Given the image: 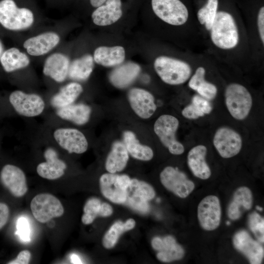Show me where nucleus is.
<instances>
[{"label": "nucleus", "instance_id": "nucleus-1", "mask_svg": "<svg viewBox=\"0 0 264 264\" xmlns=\"http://www.w3.org/2000/svg\"><path fill=\"white\" fill-rule=\"evenodd\" d=\"M35 10L32 0H0V24L12 31L28 29L34 22Z\"/></svg>", "mask_w": 264, "mask_h": 264}, {"label": "nucleus", "instance_id": "nucleus-2", "mask_svg": "<svg viewBox=\"0 0 264 264\" xmlns=\"http://www.w3.org/2000/svg\"><path fill=\"white\" fill-rule=\"evenodd\" d=\"M211 39L218 47L229 49L236 47L239 41L235 21L229 13L217 12L211 29Z\"/></svg>", "mask_w": 264, "mask_h": 264}, {"label": "nucleus", "instance_id": "nucleus-3", "mask_svg": "<svg viewBox=\"0 0 264 264\" xmlns=\"http://www.w3.org/2000/svg\"><path fill=\"white\" fill-rule=\"evenodd\" d=\"M154 67L160 79L171 85L184 83L189 79L192 73V68L186 62L165 56L155 59Z\"/></svg>", "mask_w": 264, "mask_h": 264}, {"label": "nucleus", "instance_id": "nucleus-4", "mask_svg": "<svg viewBox=\"0 0 264 264\" xmlns=\"http://www.w3.org/2000/svg\"><path fill=\"white\" fill-rule=\"evenodd\" d=\"M224 96L227 110L234 118L242 120L247 117L252 106V98L245 87L231 83L226 88Z\"/></svg>", "mask_w": 264, "mask_h": 264}, {"label": "nucleus", "instance_id": "nucleus-5", "mask_svg": "<svg viewBox=\"0 0 264 264\" xmlns=\"http://www.w3.org/2000/svg\"><path fill=\"white\" fill-rule=\"evenodd\" d=\"M179 124L176 117L163 114L156 119L154 126V132L161 143L175 155L181 154L184 152V146L176 138Z\"/></svg>", "mask_w": 264, "mask_h": 264}, {"label": "nucleus", "instance_id": "nucleus-6", "mask_svg": "<svg viewBox=\"0 0 264 264\" xmlns=\"http://www.w3.org/2000/svg\"><path fill=\"white\" fill-rule=\"evenodd\" d=\"M30 209L35 219L41 223L61 217L64 213V207L59 199L47 193L35 196L31 201Z\"/></svg>", "mask_w": 264, "mask_h": 264}, {"label": "nucleus", "instance_id": "nucleus-7", "mask_svg": "<svg viewBox=\"0 0 264 264\" xmlns=\"http://www.w3.org/2000/svg\"><path fill=\"white\" fill-rule=\"evenodd\" d=\"M154 14L161 20L173 25L184 24L188 19V11L180 0H152Z\"/></svg>", "mask_w": 264, "mask_h": 264}, {"label": "nucleus", "instance_id": "nucleus-8", "mask_svg": "<svg viewBox=\"0 0 264 264\" xmlns=\"http://www.w3.org/2000/svg\"><path fill=\"white\" fill-rule=\"evenodd\" d=\"M126 192V199L124 204L143 213L149 211L148 201L154 198L155 195L151 185L135 178L131 179Z\"/></svg>", "mask_w": 264, "mask_h": 264}, {"label": "nucleus", "instance_id": "nucleus-9", "mask_svg": "<svg viewBox=\"0 0 264 264\" xmlns=\"http://www.w3.org/2000/svg\"><path fill=\"white\" fill-rule=\"evenodd\" d=\"M213 142L220 155L225 158L236 155L241 151L242 145L241 135L234 129L226 126L217 130Z\"/></svg>", "mask_w": 264, "mask_h": 264}, {"label": "nucleus", "instance_id": "nucleus-10", "mask_svg": "<svg viewBox=\"0 0 264 264\" xmlns=\"http://www.w3.org/2000/svg\"><path fill=\"white\" fill-rule=\"evenodd\" d=\"M160 179L167 190L181 198L188 197L195 186L184 173L172 166L166 167L162 171Z\"/></svg>", "mask_w": 264, "mask_h": 264}, {"label": "nucleus", "instance_id": "nucleus-11", "mask_svg": "<svg viewBox=\"0 0 264 264\" xmlns=\"http://www.w3.org/2000/svg\"><path fill=\"white\" fill-rule=\"evenodd\" d=\"M9 101L19 114L33 117L40 115L44 108V103L38 95L26 93L21 90L13 91L9 96Z\"/></svg>", "mask_w": 264, "mask_h": 264}, {"label": "nucleus", "instance_id": "nucleus-12", "mask_svg": "<svg viewBox=\"0 0 264 264\" xmlns=\"http://www.w3.org/2000/svg\"><path fill=\"white\" fill-rule=\"evenodd\" d=\"M198 217L200 226L205 230L212 231L218 227L221 218L219 199L214 195L205 197L198 207Z\"/></svg>", "mask_w": 264, "mask_h": 264}, {"label": "nucleus", "instance_id": "nucleus-13", "mask_svg": "<svg viewBox=\"0 0 264 264\" xmlns=\"http://www.w3.org/2000/svg\"><path fill=\"white\" fill-rule=\"evenodd\" d=\"M53 135L59 145L69 153L80 154L88 149V142L85 136L77 129H58Z\"/></svg>", "mask_w": 264, "mask_h": 264}, {"label": "nucleus", "instance_id": "nucleus-14", "mask_svg": "<svg viewBox=\"0 0 264 264\" xmlns=\"http://www.w3.org/2000/svg\"><path fill=\"white\" fill-rule=\"evenodd\" d=\"M2 185L15 197L23 196L27 192L25 176L19 167L11 164L5 165L0 172Z\"/></svg>", "mask_w": 264, "mask_h": 264}, {"label": "nucleus", "instance_id": "nucleus-15", "mask_svg": "<svg viewBox=\"0 0 264 264\" xmlns=\"http://www.w3.org/2000/svg\"><path fill=\"white\" fill-rule=\"evenodd\" d=\"M60 42V37L57 33L48 31L28 38L23 46L29 55L40 56L49 52Z\"/></svg>", "mask_w": 264, "mask_h": 264}, {"label": "nucleus", "instance_id": "nucleus-16", "mask_svg": "<svg viewBox=\"0 0 264 264\" xmlns=\"http://www.w3.org/2000/svg\"><path fill=\"white\" fill-rule=\"evenodd\" d=\"M128 97L132 109L141 118H149L156 110L154 96L145 89L133 88L129 90Z\"/></svg>", "mask_w": 264, "mask_h": 264}, {"label": "nucleus", "instance_id": "nucleus-17", "mask_svg": "<svg viewBox=\"0 0 264 264\" xmlns=\"http://www.w3.org/2000/svg\"><path fill=\"white\" fill-rule=\"evenodd\" d=\"M233 242L235 248L244 254L250 264H261L264 255V248L247 232L245 230L238 232L234 235Z\"/></svg>", "mask_w": 264, "mask_h": 264}, {"label": "nucleus", "instance_id": "nucleus-18", "mask_svg": "<svg viewBox=\"0 0 264 264\" xmlns=\"http://www.w3.org/2000/svg\"><path fill=\"white\" fill-rule=\"evenodd\" d=\"M153 248L157 251L156 257L162 262H171L182 259L184 255L183 248L171 236L156 237L151 242Z\"/></svg>", "mask_w": 264, "mask_h": 264}, {"label": "nucleus", "instance_id": "nucleus-19", "mask_svg": "<svg viewBox=\"0 0 264 264\" xmlns=\"http://www.w3.org/2000/svg\"><path fill=\"white\" fill-rule=\"evenodd\" d=\"M70 63L69 58L65 54L52 53L44 61L43 73L57 82H63L68 76Z\"/></svg>", "mask_w": 264, "mask_h": 264}, {"label": "nucleus", "instance_id": "nucleus-20", "mask_svg": "<svg viewBox=\"0 0 264 264\" xmlns=\"http://www.w3.org/2000/svg\"><path fill=\"white\" fill-rule=\"evenodd\" d=\"M46 161L37 167L38 174L43 178L54 180L61 177L66 168V164L58 158L57 152L52 148L47 149L44 153Z\"/></svg>", "mask_w": 264, "mask_h": 264}, {"label": "nucleus", "instance_id": "nucleus-21", "mask_svg": "<svg viewBox=\"0 0 264 264\" xmlns=\"http://www.w3.org/2000/svg\"><path fill=\"white\" fill-rule=\"evenodd\" d=\"M121 7V0H107L92 12L93 23L99 26H106L115 22L122 15Z\"/></svg>", "mask_w": 264, "mask_h": 264}, {"label": "nucleus", "instance_id": "nucleus-22", "mask_svg": "<svg viewBox=\"0 0 264 264\" xmlns=\"http://www.w3.org/2000/svg\"><path fill=\"white\" fill-rule=\"evenodd\" d=\"M207 150L200 144L192 148L187 154L188 166L193 175L201 179H207L211 175V170L205 161Z\"/></svg>", "mask_w": 264, "mask_h": 264}, {"label": "nucleus", "instance_id": "nucleus-23", "mask_svg": "<svg viewBox=\"0 0 264 264\" xmlns=\"http://www.w3.org/2000/svg\"><path fill=\"white\" fill-rule=\"evenodd\" d=\"M117 174L105 173L99 179V186L102 194L110 201L117 204H124L126 199V190L119 185Z\"/></svg>", "mask_w": 264, "mask_h": 264}, {"label": "nucleus", "instance_id": "nucleus-24", "mask_svg": "<svg viewBox=\"0 0 264 264\" xmlns=\"http://www.w3.org/2000/svg\"><path fill=\"white\" fill-rule=\"evenodd\" d=\"M140 66L133 62H127L114 69L110 74L109 79L115 87L123 88L129 86L137 77Z\"/></svg>", "mask_w": 264, "mask_h": 264}, {"label": "nucleus", "instance_id": "nucleus-25", "mask_svg": "<svg viewBox=\"0 0 264 264\" xmlns=\"http://www.w3.org/2000/svg\"><path fill=\"white\" fill-rule=\"evenodd\" d=\"M253 197L251 190L246 187L239 188L234 194L227 210L228 217L232 220L239 219L243 212L251 208Z\"/></svg>", "mask_w": 264, "mask_h": 264}, {"label": "nucleus", "instance_id": "nucleus-26", "mask_svg": "<svg viewBox=\"0 0 264 264\" xmlns=\"http://www.w3.org/2000/svg\"><path fill=\"white\" fill-rule=\"evenodd\" d=\"M30 60L28 55L15 47L4 50L0 58V63L5 71L11 72L29 66Z\"/></svg>", "mask_w": 264, "mask_h": 264}, {"label": "nucleus", "instance_id": "nucleus-27", "mask_svg": "<svg viewBox=\"0 0 264 264\" xmlns=\"http://www.w3.org/2000/svg\"><path fill=\"white\" fill-rule=\"evenodd\" d=\"M125 57L124 48L121 46L98 47L94 50L93 57L96 63L104 66H117L124 61Z\"/></svg>", "mask_w": 264, "mask_h": 264}, {"label": "nucleus", "instance_id": "nucleus-28", "mask_svg": "<svg viewBox=\"0 0 264 264\" xmlns=\"http://www.w3.org/2000/svg\"><path fill=\"white\" fill-rule=\"evenodd\" d=\"M129 157V153L124 144L119 141L114 142L106 159V170L113 174L122 171L126 167Z\"/></svg>", "mask_w": 264, "mask_h": 264}, {"label": "nucleus", "instance_id": "nucleus-29", "mask_svg": "<svg viewBox=\"0 0 264 264\" xmlns=\"http://www.w3.org/2000/svg\"><path fill=\"white\" fill-rule=\"evenodd\" d=\"M205 69L203 67H198L190 79L188 86L200 96L211 100L216 97L218 90L215 85L205 80Z\"/></svg>", "mask_w": 264, "mask_h": 264}, {"label": "nucleus", "instance_id": "nucleus-30", "mask_svg": "<svg viewBox=\"0 0 264 264\" xmlns=\"http://www.w3.org/2000/svg\"><path fill=\"white\" fill-rule=\"evenodd\" d=\"M123 137L129 154L133 158L142 161H149L153 158V150L148 146L141 144L133 132L125 131Z\"/></svg>", "mask_w": 264, "mask_h": 264}, {"label": "nucleus", "instance_id": "nucleus-31", "mask_svg": "<svg viewBox=\"0 0 264 264\" xmlns=\"http://www.w3.org/2000/svg\"><path fill=\"white\" fill-rule=\"evenodd\" d=\"M91 113L90 108L85 104L70 105L59 108L56 113L61 118L68 120L77 125L87 123Z\"/></svg>", "mask_w": 264, "mask_h": 264}, {"label": "nucleus", "instance_id": "nucleus-32", "mask_svg": "<svg viewBox=\"0 0 264 264\" xmlns=\"http://www.w3.org/2000/svg\"><path fill=\"white\" fill-rule=\"evenodd\" d=\"M93 67V57L90 54H86L70 63L68 76L73 80L84 81L89 77Z\"/></svg>", "mask_w": 264, "mask_h": 264}, {"label": "nucleus", "instance_id": "nucleus-33", "mask_svg": "<svg viewBox=\"0 0 264 264\" xmlns=\"http://www.w3.org/2000/svg\"><path fill=\"white\" fill-rule=\"evenodd\" d=\"M79 83L71 82L64 86L51 99V105L61 108L72 104L83 91Z\"/></svg>", "mask_w": 264, "mask_h": 264}, {"label": "nucleus", "instance_id": "nucleus-34", "mask_svg": "<svg viewBox=\"0 0 264 264\" xmlns=\"http://www.w3.org/2000/svg\"><path fill=\"white\" fill-rule=\"evenodd\" d=\"M135 226V221L133 219H129L124 222L117 221L114 223L103 237L102 243L104 247L107 249L113 247L121 234L132 230Z\"/></svg>", "mask_w": 264, "mask_h": 264}, {"label": "nucleus", "instance_id": "nucleus-35", "mask_svg": "<svg viewBox=\"0 0 264 264\" xmlns=\"http://www.w3.org/2000/svg\"><path fill=\"white\" fill-rule=\"evenodd\" d=\"M212 108L208 100L198 94L195 95L191 103L182 110L183 117L189 119H196L205 114H209Z\"/></svg>", "mask_w": 264, "mask_h": 264}, {"label": "nucleus", "instance_id": "nucleus-36", "mask_svg": "<svg viewBox=\"0 0 264 264\" xmlns=\"http://www.w3.org/2000/svg\"><path fill=\"white\" fill-rule=\"evenodd\" d=\"M218 2V0H208L198 12L197 17L199 23L204 24L207 30H210L213 25L217 13Z\"/></svg>", "mask_w": 264, "mask_h": 264}, {"label": "nucleus", "instance_id": "nucleus-37", "mask_svg": "<svg viewBox=\"0 0 264 264\" xmlns=\"http://www.w3.org/2000/svg\"><path fill=\"white\" fill-rule=\"evenodd\" d=\"M101 201L97 198H91L86 201L84 206L82 222L86 225L92 223L95 218L99 216Z\"/></svg>", "mask_w": 264, "mask_h": 264}, {"label": "nucleus", "instance_id": "nucleus-38", "mask_svg": "<svg viewBox=\"0 0 264 264\" xmlns=\"http://www.w3.org/2000/svg\"><path fill=\"white\" fill-rule=\"evenodd\" d=\"M248 225L251 231L261 242H264V220L256 212L251 213L248 218Z\"/></svg>", "mask_w": 264, "mask_h": 264}, {"label": "nucleus", "instance_id": "nucleus-39", "mask_svg": "<svg viewBox=\"0 0 264 264\" xmlns=\"http://www.w3.org/2000/svg\"><path fill=\"white\" fill-rule=\"evenodd\" d=\"M17 233L21 240L28 242L30 240V229L28 220L24 218L21 217L17 222Z\"/></svg>", "mask_w": 264, "mask_h": 264}, {"label": "nucleus", "instance_id": "nucleus-40", "mask_svg": "<svg viewBox=\"0 0 264 264\" xmlns=\"http://www.w3.org/2000/svg\"><path fill=\"white\" fill-rule=\"evenodd\" d=\"M31 259V253L27 250L21 251L17 258L9 262L8 264H28Z\"/></svg>", "mask_w": 264, "mask_h": 264}, {"label": "nucleus", "instance_id": "nucleus-41", "mask_svg": "<svg viewBox=\"0 0 264 264\" xmlns=\"http://www.w3.org/2000/svg\"><path fill=\"white\" fill-rule=\"evenodd\" d=\"M9 216V209L8 206L0 202V230L6 224Z\"/></svg>", "mask_w": 264, "mask_h": 264}, {"label": "nucleus", "instance_id": "nucleus-42", "mask_svg": "<svg viewBox=\"0 0 264 264\" xmlns=\"http://www.w3.org/2000/svg\"><path fill=\"white\" fill-rule=\"evenodd\" d=\"M257 24L259 35L263 44H264V7H262L258 12Z\"/></svg>", "mask_w": 264, "mask_h": 264}, {"label": "nucleus", "instance_id": "nucleus-43", "mask_svg": "<svg viewBox=\"0 0 264 264\" xmlns=\"http://www.w3.org/2000/svg\"><path fill=\"white\" fill-rule=\"evenodd\" d=\"M113 213V209L110 205L106 202H102L99 216L106 217L110 216Z\"/></svg>", "mask_w": 264, "mask_h": 264}, {"label": "nucleus", "instance_id": "nucleus-44", "mask_svg": "<svg viewBox=\"0 0 264 264\" xmlns=\"http://www.w3.org/2000/svg\"><path fill=\"white\" fill-rule=\"evenodd\" d=\"M117 180L120 186L126 190L131 183V179L128 175H118Z\"/></svg>", "mask_w": 264, "mask_h": 264}, {"label": "nucleus", "instance_id": "nucleus-45", "mask_svg": "<svg viewBox=\"0 0 264 264\" xmlns=\"http://www.w3.org/2000/svg\"><path fill=\"white\" fill-rule=\"evenodd\" d=\"M107 0H89L90 4L94 8H97L103 4Z\"/></svg>", "mask_w": 264, "mask_h": 264}, {"label": "nucleus", "instance_id": "nucleus-46", "mask_svg": "<svg viewBox=\"0 0 264 264\" xmlns=\"http://www.w3.org/2000/svg\"><path fill=\"white\" fill-rule=\"evenodd\" d=\"M70 260L71 262L73 264H82L80 258L75 254H73L71 256Z\"/></svg>", "mask_w": 264, "mask_h": 264}, {"label": "nucleus", "instance_id": "nucleus-47", "mask_svg": "<svg viewBox=\"0 0 264 264\" xmlns=\"http://www.w3.org/2000/svg\"><path fill=\"white\" fill-rule=\"evenodd\" d=\"M3 51H4L3 44L2 42L0 40V58Z\"/></svg>", "mask_w": 264, "mask_h": 264}, {"label": "nucleus", "instance_id": "nucleus-48", "mask_svg": "<svg viewBox=\"0 0 264 264\" xmlns=\"http://www.w3.org/2000/svg\"><path fill=\"white\" fill-rule=\"evenodd\" d=\"M256 208L258 210L260 211H261L263 210V208L261 207H260V206H256Z\"/></svg>", "mask_w": 264, "mask_h": 264}, {"label": "nucleus", "instance_id": "nucleus-49", "mask_svg": "<svg viewBox=\"0 0 264 264\" xmlns=\"http://www.w3.org/2000/svg\"><path fill=\"white\" fill-rule=\"evenodd\" d=\"M226 224H227V225H229V224H230V222L229 221H227L226 222Z\"/></svg>", "mask_w": 264, "mask_h": 264}, {"label": "nucleus", "instance_id": "nucleus-50", "mask_svg": "<svg viewBox=\"0 0 264 264\" xmlns=\"http://www.w3.org/2000/svg\"></svg>", "mask_w": 264, "mask_h": 264}]
</instances>
